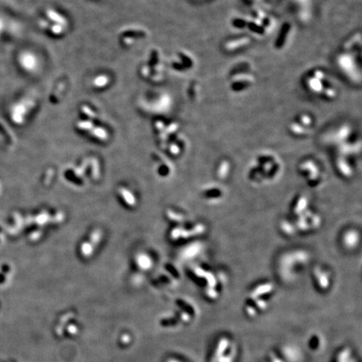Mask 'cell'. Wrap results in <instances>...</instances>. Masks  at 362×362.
Listing matches in <instances>:
<instances>
[{
    "mask_svg": "<svg viewBox=\"0 0 362 362\" xmlns=\"http://www.w3.org/2000/svg\"><path fill=\"white\" fill-rule=\"evenodd\" d=\"M360 54L343 50L335 58V64L340 72L354 84L361 82Z\"/></svg>",
    "mask_w": 362,
    "mask_h": 362,
    "instance_id": "6da1fadb",
    "label": "cell"
},
{
    "mask_svg": "<svg viewBox=\"0 0 362 362\" xmlns=\"http://www.w3.org/2000/svg\"><path fill=\"white\" fill-rule=\"evenodd\" d=\"M330 83L327 73L321 68H314L308 72L305 77V88L311 94L319 97Z\"/></svg>",
    "mask_w": 362,
    "mask_h": 362,
    "instance_id": "7a4b0ae2",
    "label": "cell"
},
{
    "mask_svg": "<svg viewBox=\"0 0 362 362\" xmlns=\"http://www.w3.org/2000/svg\"><path fill=\"white\" fill-rule=\"evenodd\" d=\"M256 82V77L252 72L239 71L232 74L230 78V89L234 92H241L248 90Z\"/></svg>",
    "mask_w": 362,
    "mask_h": 362,
    "instance_id": "3957f363",
    "label": "cell"
},
{
    "mask_svg": "<svg viewBox=\"0 0 362 362\" xmlns=\"http://www.w3.org/2000/svg\"><path fill=\"white\" fill-rule=\"evenodd\" d=\"M252 43H253V38L249 35H239L227 39L223 43L222 49L225 52L232 54L249 47L252 45Z\"/></svg>",
    "mask_w": 362,
    "mask_h": 362,
    "instance_id": "277c9868",
    "label": "cell"
},
{
    "mask_svg": "<svg viewBox=\"0 0 362 362\" xmlns=\"http://www.w3.org/2000/svg\"><path fill=\"white\" fill-rule=\"evenodd\" d=\"M344 50L349 52L361 53V36L360 33H356L348 39L344 44Z\"/></svg>",
    "mask_w": 362,
    "mask_h": 362,
    "instance_id": "5b68a950",
    "label": "cell"
},
{
    "mask_svg": "<svg viewBox=\"0 0 362 362\" xmlns=\"http://www.w3.org/2000/svg\"><path fill=\"white\" fill-rule=\"evenodd\" d=\"M293 2L298 6V13L301 20H305V21L310 20L312 10V0H293Z\"/></svg>",
    "mask_w": 362,
    "mask_h": 362,
    "instance_id": "8992f818",
    "label": "cell"
},
{
    "mask_svg": "<svg viewBox=\"0 0 362 362\" xmlns=\"http://www.w3.org/2000/svg\"><path fill=\"white\" fill-rule=\"evenodd\" d=\"M292 30L290 24H285L278 33V38L276 40V47L283 48V45L287 43V40L289 38Z\"/></svg>",
    "mask_w": 362,
    "mask_h": 362,
    "instance_id": "52a82bcc",
    "label": "cell"
},
{
    "mask_svg": "<svg viewBox=\"0 0 362 362\" xmlns=\"http://www.w3.org/2000/svg\"><path fill=\"white\" fill-rule=\"evenodd\" d=\"M293 120L298 122V124L310 130L312 129L313 125L315 124V118L309 112H301L297 115Z\"/></svg>",
    "mask_w": 362,
    "mask_h": 362,
    "instance_id": "ba28073f",
    "label": "cell"
},
{
    "mask_svg": "<svg viewBox=\"0 0 362 362\" xmlns=\"http://www.w3.org/2000/svg\"><path fill=\"white\" fill-rule=\"evenodd\" d=\"M288 131L290 132L291 134H293L294 136L303 137L309 134L310 130L302 126L295 120H293L288 125Z\"/></svg>",
    "mask_w": 362,
    "mask_h": 362,
    "instance_id": "9c48e42d",
    "label": "cell"
},
{
    "mask_svg": "<svg viewBox=\"0 0 362 362\" xmlns=\"http://www.w3.org/2000/svg\"><path fill=\"white\" fill-rule=\"evenodd\" d=\"M338 95H339V91H338L337 87H335V85L331 82L324 90V92H322L320 97L324 100L330 102V101H335L337 98Z\"/></svg>",
    "mask_w": 362,
    "mask_h": 362,
    "instance_id": "30bf717a",
    "label": "cell"
},
{
    "mask_svg": "<svg viewBox=\"0 0 362 362\" xmlns=\"http://www.w3.org/2000/svg\"><path fill=\"white\" fill-rule=\"evenodd\" d=\"M229 346V340L226 338H223L220 340L217 347H216V352L214 355L213 359H212V362H217L219 359L224 355V353L226 352V350H227V348Z\"/></svg>",
    "mask_w": 362,
    "mask_h": 362,
    "instance_id": "8fae6325",
    "label": "cell"
},
{
    "mask_svg": "<svg viewBox=\"0 0 362 362\" xmlns=\"http://www.w3.org/2000/svg\"><path fill=\"white\" fill-rule=\"evenodd\" d=\"M247 19L243 17H235L231 20V25L236 30L247 29Z\"/></svg>",
    "mask_w": 362,
    "mask_h": 362,
    "instance_id": "7c38bea8",
    "label": "cell"
},
{
    "mask_svg": "<svg viewBox=\"0 0 362 362\" xmlns=\"http://www.w3.org/2000/svg\"><path fill=\"white\" fill-rule=\"evenodd\" d=\"M270 362H283V360H281L280 359H278V358L275 357V356H272V357H271Z\"/></svg>",
    "mask_w": 362,
    "mask_h": 362,
    "instance_id": "4fadbf2b",
    "label": "cell"
},
{
    "mask_svg": "<svg viewBox=\"0 0 362 362\" xmlns=\"http://www.w3.org/2000/svg\"><path fill=\"white\" fill-rule=\"evenodd\" d=\"M248 3H252V4H258V3L263 2L264 0H247Z\"/></svg>",
    "mask_w": 362,
    "mask_h": 362,
    "instance_id": "5bb4252c",
    "label": "cell"
},
{
    "mask_svg": "<svg viewBox=\"0 0 362 362\" xmlns=\"http://www.w3.org/2000/svg\"><path fill=\"white\" fill-rule=\"evenodd\" d=\"M201 1H203V0H201Z\"/></svg>",
    "mask_w": 362,
    "mask_h": 362,
    "instance_id": "9a60e30c",
    "label": "cell"
}]
</instances>
